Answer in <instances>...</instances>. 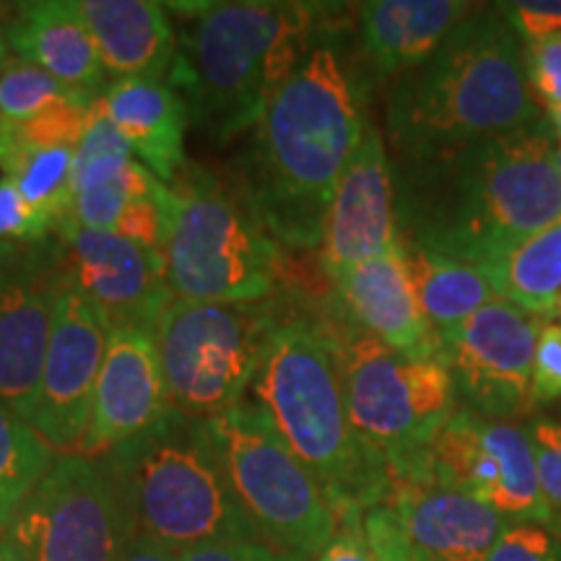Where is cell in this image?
<instances>
[{
	"label": "cell",
	"instance_id": "6da1fadb",
	"mask_svg": "<svg viewBox=\"0 0 561 561\" xmlns=\"http://www.w3.org/2000/svg\"><path fill=\"white\" fill-rule=\"evenodd\" d=\"M557 140L543 121L416 159H392L401 240L483 271L561 216Z\"/></svg>",
	"mask_w": 561,
	"mask_h": 561
},
{
	"label": "cell",
	"instance_id": "7a4b0ae2",
	"mask_svg": "<svg viewBox=\"0 0 561 561\" xmlns=\"http://www.w3.org/2000/svg\"><path fill=\"white\" fill-rule=\"evenodd\" d=\"M367 123L341 45L314 32L252 128L237 191L289 250L320 248L325 214Z\"/></svg>",
	"mask_w": 561,
	"mask_h": 561
},
{
	"label": "cell",
	"instance_id": "3957f363",
	"mask_svg": "<svg viewBox=\"0 0 561 561\" xmlns=\"http://www.w3.org/2000/svg\"><path fill=\"white\" fill-rule=\"evenodd\" d=\"M525 45L496 5H476L416 68L398 76L385 125L396 159H416L541 123Z\"/></svg>",
	"mask_w": 561,
	"mask_h": 561
},
{
	"label": "cell",
	"instance_id": "277c9868",
	"mask_svg": "<svg viewBox=\"0 0 561 561\" xmlns=\"http://www.w3.org/2000/svg\"><path fill=\"white\" fill-rule=\"evenodd\" d=\"M250 392L320 483L339 520L385 504L390 468L354 432L339 369L314 318H284Z\"/></svg>",
	"mask_w": 561,
	"mask_h": 561
},
{
	"label": "cell",
	"instance_id": "5b68a950",
	"mask_svg": "<svg viewBox=\"0 0 561 561\" xmlns=\"http://www.w3.org/2000/svg\"><path fill=\"white\" fill-rule=\"evenodd\" d=\"M318 13L307 3H203L167 81L210 136H240L307 53Z\"/></svg>",
	"mask_w": 561,
	"mask_h": 561
},
{
	"label": "cell",
	"instance_id": "8992f818",
	"mask_svg": "<svg viewBox=\"0 0 561 561\" xmlns=\"http://www.w3.org/2000/svg\"><path fill=\"white\" fill-rule=\"evenodd\" d=\"M133 530L174 553L261 541L231 489L206 421L170 409L151 430L96 458Z\"/></svg>",
	"mask_w": 561,
	"mask_h": 561
},
{
	"label": "cell",
	"instance_id": "52a82bcc",
	"mask_svg": "<svg viewBox=\"0 0 561 561\" xmlns=\"http://www.w3.org/2000/svg\"><path fill=\"white\" fill-rule=\"evenodd\" d=\"M339 369L346 409L359 439L390 471L419 460L460 409L442 359H411L385 346L333 301L314 318Z\"/></svg>",
	"mask_w": 561,
	"mask_h": 561
},
{
	"label": "cell",
	"instance_id": "ba28073f",
	"mask_svg": "<svg viewBox=\"0 0 561 561\" xmlns=\"http://www.w3.org/2000/svg\"><path fill=\"white\" fill-rule=\"evenodd\" d=\"M170 187L174 221L164 261L174 297L268 301L280 280V244L240 191L198 164H185Z\"/></svg>",
	"mask_w": 561,
	"mask_h": 561
},
{
	"label": "cell",
	"instance_id": "9c48e42d",
	"mask_svg": "<svg viewBox=\"0 0 561 561\" xmlns=\"http://www.w3.org/2000/svg\"><path fill=\"white\" fill-rule=\"evenodd\" d=\"M284 318L273 301L172 297L157 322L172 409L208 421L242 403Z\"/></svg>",
	"mask_w": 561,
	"mask_h": 561
},
{
	"label": "cell",
	"instance_id": "30bf717a",
	"mask_svg": "<svg viewBox=\"0 0 561 561\" xmlns=\"http://www.w3.org/2000/svg\"><path fill=\"white\" fill-rule=\"evenodd\" d=\"M206 426L261 541L318 559L339 533V515L261 405L242 401Z\"/></svg>",
	"mask_w": 561,
	"mask_h": 561
},
{
	"label": "cell",
	"instance_id": "8fae6325",
	"mask_svg": "<svg viewBox=\"0 0 561 561\" xmlns=\"http://www.w3.org/2000/svg\"><path fill=\"white\" fill-rule=\"evenodd\" d=\"M0 536L21 561H121L136 530L96 458L58 455Z\"/></svg>",
	"mask_w": 561,
	"mask_h": 561
},
{
	"label": "cell",
	"instance_id": "7c38bea8",
	"mask_svg": "<svg viewBox=\"0 0 561 561\" xmlns=\"http://www.w3.org/2000/svg\"><path fill=\"white\" fill-rule=\"evenodd\" d=\"M413 466L512 523H559L538 481L528 430L515 421L486 419L460 405Z\"/></svg>",
	"mask_w": 561,
	"mask_h": 561
},
{
	"label": "cell",
	"instance_id": "4fadbf2b",
	"mask_svg": "<svg viewBox=\"0 0 561 561\" xmlns=\"http://www.w3.org/2000/svg\"><path fill=\"white\" fill-rule=\"evenodd\" d=\"M546 322L549 318L494 299L439 335V359L450 369L462 409L496 421L536 411L530 401L533 354Z\"/></svg>",
	"mask_w": 561,
	"mask_h": 561
},
{
	"label": "cell",
	"instance_id": "5bb4252c",
	"mask_svg": "<svg viewBox=\"0 0 561 561\" xmlns=\"http://www.w3.org/2000/svg\"><path fill=\"white\" fill-rule=\"evenodd\" d=\"M112 325L66 271L32 430L58 455H79Z\"/></svg>",
	"mask_w": 561,
	"mask_h": 561
},
{
	"label": "cell",
	"instance_id": "9a60e30c",
	"mask_svg": "<svg viewBox=\"0 0 561 561\" xmlns=\"http://www.w3.org/2000/svg\"><path fill=\"white\" fill-rule=\"evenodd\" d=\"M66 261L42 242L0 273V403L32 426Z\"/></svg>",
	"mask_w": 561,
	"mask_h": 561
},
{
	"label": "cell",
	"instance_id": "2e32d148",
	"mask_svg": "<svg viewBox=\"0 0 561 561\" xmlns=\"http://www.w3.org/2000/svg\"><path fill=\"white\" fill-rule=\"evenodd\" d=\"M55 231L70 280L107 314L112 328L140 325L157 331L161 312L174 297L167 284L164 257L115 231L83 229L68 219Z\"/></svg>",
	"mask_w": 561,
	"mask_h": 561
},
{
	"label": "cell",
	"instance_id": "e0dca14e",
	"mask_svg": "<svg viewBox=\"0 0 561 561\" xmlns=\"http://www.w3.org/2000/svg\"><path fill=\"white\" fill-rule=\"evenodd\" d=\"M401 242L396 214V180L382 133L367 125L325 214L318 248L328 278L382 255Z\"/></svg>",
	"mask_w": 561,
	"mask_h": 561
},
{
	"label": "cell",
	"instance_id": "ac0fdd59",
	"mask_svg": "<svg viewBox=\"0 0 561 561\" xmlns=\"http://www.w3.org/2000/svg\"><path fill=\"white\" fill-rule=\"evenodd\" d=\"M170 409L157 331L140 325L112 328L79 455L100 458L151 430Z\"/></svg>",
	"mask_w": 561,
	"mask_h": 561
},
{
	"label": "cell",
	"instance_id": "d6986e66",
	"mask_svg": "<svg viewBox=\"0 0 561 561\" xmlns=\"http://www.w3.org/2000/svg\"><path fill=\"white\" fill-rule=\"evenodd\" d=\"M382 507L432 561H486L512 520L476 496L439 483L419 466L390 473Z\"/></svg>",
	"mask_w": 561,
	"mask_h": 561
},
{
	"label": "cell",
	"instance_id": "ffe728a7",
	"mask_svg": "<svg viewBox=\"0 0 561 561\" xmlns=\"http://www.w3.org/2000/svg\"><path fill=\"white\" fill-rule=\"evenodd\" d=\"M335 299L356 325L411 359H439V335L421 312L401 242L333 278Z\"/></svg>",
	"mask_w": 561,
	"mask_h": 561
},
{
	"label": "cell",
	"instance_id": "44dd1931",
	"mask_svg": "<svg viewBox=\"0 0 561 561\" xmlns=\"http://www.w3.org/2000/svg\"><path fill=\"white\" fill-rule=\"evenodd\" d=\"M104 73L115 81H167L178 34L167 5L153 0H76Z\"/></svg>",
	"mask_w": 561,
	"mask_h": 561
},
{
	"label": "cell",
	"instance_id": "7402d4cb",
	"mask_svg": "<svg viewBox=\"0 0 561 561\" xmlns=\"http://www.w3.org/2000/svg\"><path fill=\"white\" fill-rule=\"evenodd\" d=\"M476 9L460 0H371L356 5V47L377 79L403 76Z\"/></svg>",
	"mask_w": 561,
	"mask_h": 561
},
{
	"label": "cell",
	"instance_id": "603a6c76",
	"mask_svg": "<svg viewBox=\"0 0 561 561\" xmlns=\"http://www.w3.org/2000/svg\"><path fill=\"white\" fill-rule=\"evenodd\" d=\"M159 178L133 157L128 140L110 123L96 100L94 117L76 149L73 208L68 221L112 231L133 198L151 193Z\"/></svg>",
	"mask_w": 561,
	"mask_h": 561
},
{
	"label": "cell",
	"instance_id": "cb8c5ba5",
	"mask_svg": "<svg viewBox=\"0 0 561 561\" xmlns=\"http://www.w3.org/2000/svg\"><path fill=\"white\" fill-rule=\"evenodd\" d=\"M5 37L16 58L34 62L70 89L102 96L110 87L100 50L76 0L19 3L5 24Z\"/></svg>",
	"mask_w": 561,
	"mask_h": 561
},
{
	"label": "cell",
	"instance_id": "d4e9b609",
	"mask_svg": "<svg viewBox=\"0 0 561 561\" xmlns=\"http://www.w3.org/2000/svg\"><path fill=\"white\" fill-rule=\"evenodd\" d=\"M100 110L128 140L146 170L172 185L185 170L191 112L170 81H115L102 91Z\"/></svg>",
	"mask_w": 561,
	"mask_h": 561
},
{
	"label": "cell",
	"instance_id": "484cf974",
	"mask_svg": "<svg viewBox=\"0 0 561 561\" xmlns=\"http://www.w3.org/2000/svg\"><path fill=\"white\" fill-rule=\"evenodd\" d=\"M401 248L421 312L437 335L455 331L489 301L500 299L489 278L473 265L437 255V252L403 240Z\"/></svg>",
	"mask_w": 561,
	"mask_h": 561
},
{
	"label": "cell",
	"instance_id": "4316f807",
	"mask_svg": "<svg viewBox=\"0 0 561 561\" xmlns=\"http://www.w3.org/2000/svg\"><path fill=\"white\" fill-rule=\"evenodd\" d=\"M481 273L496 297L551 320L561 294V216Z\"/></svg>",
	"mask_w": 561,
	"mask_h": 561
},
{
	"label": "cell",
	"instance_id": "83f0119b",
	"mask_svg": "<svg viewBox=\"0 0 561 561\" xmlns=\"http://www.w3.org/2000/svg\"><path fill=\"white\" fill-rule=\"evenodd\" d=\"M55 460L58 453L9 405L0 403V533L9 530Z\"/></svg>",
	"mask_w": 561,
	"mask_h": 561
},
{
	"label": "cell",
	"instance_id": "f1b7e54d",
	"mask_svg": "<svg viewBox=\"0 0 561 561\" xmlns=\"http://www.w3.org/2000/svg\"><path fill=\"white\" fill-rule=\"evenodd\" d=\"M73 167L76 149H37L19 153L0 172L58 229L73 208Z\"/></svg>",
	"mask_w": 561,
	"mask_h": 561
},
{
	"label": "cell",
	"instance_id": "f546056e",
	"mask_svg": "<svg viewBox=\"0 0 561 561\" xmlns=\"http://www.w3.org/2000/svg\"><path fill=\"white\" fill-rule=\"evenodd\" d=\"M96 100L60 104V107L42 112V115L24 123L0 117V170L24 151L79 149L83 133L94 117Z\"/></svg>",
	"mask_w": 561,
	"mask_h": 561
},
{
	"label": "cell",
	"instance_id": "4dcf8cb0",
	"mask_svg": "<svg viewBox=\"0 0 561 561\" xmlns=\"http://www.w3.org/2000/svg\"><path fill=\"white\" fill-rule=\"evenodd\" d=\"M79 100H96V96L66 87L47 70L30 60H21L16 55L5 62L3 73H0V117L3 121L24 123L42 112Z\"/></svg>",
	"mask_w": 561,
	"mask_h": 561
},
{
	"label": "cell",
	"instance_id": "1f68e13d",
	"mask_svg": "<svg viewBox=\"0 0 561 561\" xmlns=\"http://www.w3.org/2000/svg\"><path fill=\"white\" fill-rule=\"evenodd\" d=\"M174 221V193L167 182H157L151 193L133 198L123 210L121 221L112 229L125 240L136 242L138 248L164 257L167 244L172 237Z\"/></svg>",
	"mask_w": 561,
	"mask_h": 561
},
{
	"label": "cell",
	"instance_id": "d6a6232c",
	"mask_svg": "<svg viewBox=\"0 0 561 561\" xmlns=\"http://www.w3.org/2000/svg\"><path fill=\"white\" fill-rule=\"evenodd\" d=\"M55 224L21 195L16 182L0 178V242L37 248L47 242Z\"/></svg>",
	"mask_w": 561,
	"mask_h": 561
},
{
	"label": "cell",
	"instance_id": "836d02e7",
	"mask_svg": "<svg viewBox=\"0 0 561 561\" xmlns=\"http://www.w3.org/2000/svg\"><path fill=\"white\" fill-rule=\"evenodd\" d=\"M486 561H561V523H512Z\"/></svg>",
	"mask_w": 561,
	"mask_h": 561
},
{
	"label": "cell",
	"instance_id": "e575fe53",
	"mask_svg": "<svg viewBox=\"0 0 561 561\" xmlns=\"http://www.w3.org/2000/svg\"><path fill=\"white\" fill-rule=\"evenodd\" d=\"M525 430H528L533 455H536L541 491L561 523V421L538 416L530 419Z\"/></svg>",
	"mask_w": 561,
	"mask_h": 561
},
{
	"label": "cell",
	"instance_id": "d590c367",
	"mask_svg": "<svg viewBox=\"0 0 561 561\" xmlns=\"http://www.w3.org/2000/svg\"><path fill=\"white\" fill-rule=\"evenodd\" d=\"M525 73L538 110H561V34L538 45H525Z\"/></svg>",
	"mask_w": 561,
	"mask_h": 561
},
{
	"label": "cell",
	"instance_id": "8d00e7d4",
	"mask_svg": "<svg viewBox=\"0 0 561 561\" xmlns=\"http://www.w3.org/2000/svg\"><path fill=\"white\" fill-rule=\"evenodd\" d=\"M533 409L561 403V325L549 320L538 335L530 380Z\"/></svg>",
	"mask_w": 561,
	"mask_h": 561
},
{
	"label": "cell",
	"instance_id": "74e56055",
	"mask_svg": "<svg viewBox=\"0 0 561 561\" xmlns=\"http://www.w3.org/2000/svg\"><path fill=\"white\" fill-rule=\"evenodd\" d=\"M496 9L504 13L523 45H538L561 34L559 0H515V3H496Z\"/></svg>",
	"mask_w": 561,
	"mask_h": 561
},
{
	"label": "cell",
	"instance_id": "f35d334b",
	"mask_svg": "<svg viewBox=\"0 0 561 561\" xmlns=\"http://www.w3.org/2000/svg\"><path fill=\"white\" fill-rule=\"evenodd\" d=\"M362 523L364 536H367L377 561H432L403 536L396 517H392L388 507H382V504L380 507H371L364 512Z\"/></svg>",
	"mask_w": 561,
	"mask_h": 561
},
{
	"label": "cell",
	"instance_id": "ab89813d",
	"mask_svg": "<svg viewBox=\"0 0 561 561\" xmlns=\"http://www.w3.org/2000/svg\"><path fill=\"white\" fill-rule=\"evenodd\" d=\"M178 561H310L299 553L280 551L265 541L208 543L178 553Z\"/></svg>",
	"mask_w": 561,
	"mask_h": 561
},
{
	"label": "cell",
	"instance_id": "60d3db41",
	"mask_svg": "<svg viewBox=\"0 0 561 561\" xmlns=\"http://www.w3.org/2000/svg\"><path fill=\"white\" fill-rule=\"evenodd\" d=\"M362 517L364 515L341 517L339 533L314 561H377L367 536H364Z\"/></svg>",
	"mask_w": 561,
	"mask_h": 561
},
{
	"label": "cell",
	"instance_id": "b9f144b4",
	"mask_svg": "<svg viewBox=\"0 0 561 561\" xmlns=\"http://www.w3.org/2000/svg\"><path fill=\"white\" fill-rule=\"evenodd\" d=\"M121 561H178V553L136 533L133 541L128 543V549L123 551Z\"/></svg>",
	"mask_w": 561,
	"mask_h": 561
},
{
	"label": "cell",
	"instance_id": "7bdbcfd3",
	"mask_svg": "<svg viewBox=\"0 0 561 561\" xmlns=\"http://www.w3.org/2000/svg\"><path fill=\"white\" fill-rule=\"evenodd\" d=\"M26 248H19V244H5L0 242V273H5L13 263H19V257L24 255Z\"/></svg>",
	"mask_w": 561,
	"mask_h": 561
},
{
	"label": "cell",
	"instance_id": "ee69618b",
	"mask_svg": "<svg viewBox=\"0 0 561 561\" xmlns=\"http://www.w3.org/2000/svg\"><path fill=\"white\" fill-rule=\"evenodd\" d=\"M11 60V45L9 37H5V24H0V73H3L5 62Z\"/></svg>",
	"mask_w": 561,
	"mask_h": 561
},
{
	"label": "cell",
	"instance_id": "f6af8a7d",
	"mask_svg": "<svg viewBox=\"0 0 561 561\" xmlns=\"http://www.w3.org/2000/svg\"><path fill=\"white\" fill-rule=\"evenodd\" d=\"M0 561H21L19 553L13 551V546L3 536H0Z\"/></svg>",
	"mask_w": 561,
	"mask_h": 561
},
{
	"label": "cell",
	"instance_id": "bcb514c9",
	"mask_svg": "<svg viewBox=\"0 0 561 561\" xmlns=\"http://www.w3.org/2000/svg\"><path fill=\"white\" fill-rule=\"evenodd\" d=\"M549 123H551V133H553V140H557V144H561V110H557V112H553V115L549 117Z\"/></svg>",
	"mask_w": 561,
	"mask_h": 561
},
{
	"label": "cell",
	"instance_id": "7dc6e473",
	"mask_svg": "<svg viewBox=\"0 0 561 561\" xmlns=\"http://www.w3.org/2000/svg\"><path fill=\"white\" fill-rule=\"evenodd\" d=\"M551 320H557L559 325H561V294H559V299H557V305H553V312H551Z\"/></svg>",
	"mask_w": 561,
	"mask_h": 561
},
{
	"label": "cell",
	"instance_id": "c3c4849f",
	"mask_svg": "<svg viewBox=\"0 0 561 561\" xmlns=\"http://www.w3.org/2000/svg\"><path fill=\"white\" fill-rule=\"evenodd\" d=\"M553 161H557V170L561 174V144H557V157H553Z\"/></svg>",
	"mask_w": 561,
	"mask_h": 561
},
{
	"label": "cell",
	"instance_id": "681fc988",
	"mask_svg": "<svg viewBox=\"0 0 561 561\" xmlns=\"http://www.w3.org/2000/svg\"><path fill=\"white\" fill-rule=\"evenodd\" d=\"M559 411H561V405H559Z\"/></svg>",
	"mask_w": 561,
	"mask_h": 561
}]
</instances>
